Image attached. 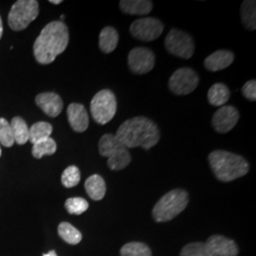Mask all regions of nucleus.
I'll return each instance as SVG.
<instances>
[{
  "label": "nucleus",
  "instance_id": "18",
  "mask_svg": "<svg viewBox=\"0 0 256 256\" xmlns=\"http://www.w3.org/2000/svg\"><path fill=\"white\" fill-rule=\"evenodd\" d=\"M119 42V34L115 28L108 26L101 30L99 46L104 54H110L116 50Z\"/></svg>",
  "mask_w": 256,
  "mask_h": 256
},
{
  "label": "nucleus",
  "instance_id": "34",
  "mask_svg": "<svg viewBox=\"0 0 256 256\" xmlns=\"http://www.w3.org/2000/svg\"><path fill=\"white\" fill-rule=\"evenodd\" d=\"M43 256H57V254H56L55 250H50V252H48V254H44Z\"/></svg>",
  "mask_w": 256,
  "mask_h": 256
},
{
  "label": "nucleus",
  "instance_id": "24",
  "mask_svg": "<svg viewBox=\"0 0 256 256\" xmlns=\"http://www.w3.org/2000/svg\"><path fill=\"white\" fill-rule=\"evenodd\" d=\"M10 128L14 142L18 144H25L28 142V128L24 120L20 117H14L12 120Z\"/></svg>",
  "mask_w": 256,
  "mask_h": 256
},
{
  "label": "nucleus",
  "instance_id": "31",
  "mask_svg": "<svg viewBox=\"0 0 256 256\" xmlns=\"http://www.w3.org/2000/svg\"><path fill=\"white\" fill-rule=\"evenodd\" d=\"M0 142L6 147L12 146L14 144V138L12 135V130L7 120L0 118Z\"/></svg>",
  "mask_w": 256,
  "mask_h": 256
},
{
  "label": "nucleus",
  "instance_id": "25",
  "mask_svg": "<svg viewBox=\"0 0 256 256\" xmlns=\"http://www.w3.org/2000/svg\"><path fill=\"white\" fill-rule=\"evenodd\" d=\"M58 234L60 238L70 245H76L82 240V234L68 222H62L58 226Z\"/></svg>",
  "mask_w": 256,
  "mask_h": 256
},
{
  "label": "nucleus",
  "instance_id": "11",
  "mask_svg": "<svg viewBox=\"0 0 256 256\" xmlns=\"http://www.w3.org/2000/svg\"><path fill=\"white\" fill-rule=\"evenodd\" d=\"M239 120V112L232 106H223L212 116V124L216 132L226 134L234 128Z\"/></svg>",
  "mask_w": 256,
  "mask_h": 256
},
{
  "label": "nucleus",
  "instance_id": "4",
  "mask_svg": "<svg viewBox=\"0 0 256 256\" xmlns=\"http://www.w3.org/2000/svg\"><path fill=\"white\" fill-rule=\"evenodd\" d=\"M189 203V194L182 189H174L165 194L153 208V218L156 222H166L174 218L185 210Z\"/></svg>",
  "mask_w": 256,
  "mask_h": 256
},
{
  "label": "nucleus",
  "instance_id": "27",
  "mask_svg": "<svg viewBox=\"0 0 256 256\" xmlns=\"http://www.w3.org/2000/svg\"><path fill=\"white\" fill-rule=\"evenodd\" d=\"M56 150H57V144L54 140L50 137L34 144L32 152V156L36 158H41L44 156L54 155Z\"/></svg>",
  "mask_w": 256,
  "mask_h": 256
},
{
  "label": "nucleus",
  "instance_id": "20",
  "mask_svg": "<svg viewBox=\"0 0 256 256\" xmlns=\"http://www.w3.org/2000/svg\"><path fill=\"white\" fill-rule=\"evenodd\" d=\"M131 155L126 147H122L118 151L110 156L108 160V166L113 171H120L128 167L131 162Z\"/></svg>",
  "mask_w": 256,
  "mask_h": 256
},
{
  "label": "nucleus",
  "instance_id": "9",
  "mask_svg": "<svg viewBox=\"0 0 256 256\" xmlns=\"http://www.w3.org/2000/svg\"><path fill=\"white\" fill-rule=\"evenodd\" d=\"M164 30L162 22L154 18L135 20L129 28L130 34L140 41L151 42L162 36Z\"/></svg>",
  "mask_w": 256,
  "mask_h": 256
},
{
  "label": "nucleus",
  "instance_id": "10",
  "mask_svg": "<svg viewBox=\"0 0 256 256\" xmlns=\"http://www.w3.org/2000/svg\"><path fill=\"white\" fill-rule=\"evenodd\" d=\"M155 54L148 48H134L128 54V66L133 74H146L155 66Z\"/></svg>",
  "mask_w": 256,
  "mask_h": 256
},
{
  "label": "nucleus",
  "instance_id": "5",
  "mask_svg": "<svg viewBox=\"0 0 256 256\" xmlns=\"http://www.w3.org/2000/svg\"><path fill=\"white\" fill-rule=\"evenodd\" d=\"M117 99L110 90H102L96 93L90 102V112L94 120L99 124H106L117 112Z\"/></svg>",
  "mask_w": 256,
  "mask_h": 256
},
{
  "label": "nucleus",
  "instance_id": "22",
  "mask_svg": "<svg viewBox=\"0 0 256 256\" xmlns=\"http://www.w3.org/2000/svg\"><path fill=\"white\" fill-rule=\"evenodd\" d=\"M256 2L252 0L243 1L241 5V19L246 28L254 30L256 28Z\"/></svg>",
  "mask_w": 256,
  "mask_h": 256
},
{
  "label": "nucleus",
  "instance_id": "7",
  "mask_svg": "<svg viewBox=\"0 0 256 256\" xmlns=\"http://www.w3.org/2000/svg\"><path fill=\"white\" fill-rule=\"evenodd\" d=\"M165 48L171 54L182 59H189L194 52V43L187 32L172 28L165 37Z\"/></svg>",
  "mask_w": 256,
  "mask_h": 256
},
{
  "label": "nucleus",
  "instance_id": "36",
  "mask_svg": "<svg viewBox=\"0 0 256 256\" xmlns=\"http://www.w3.org/2000/svg\"><path fill=\"white\" fill-rule=\"evenodd\" d=\"M0 156H1V149H0Z\"/></svg>",
  "mask_w": 256,
  "mask_h": 256
},
{
  "label": "nucleus",
  "instance_id": "15",
  "mask_svg": "<svg viewBox=\"0 0 256 256\" xmlns=\"http://www.w3.org/2000/svg\"><path fill=\"white\" fill-rule=\"evenodd\" d=\"M212 248L216 256H238L236 243L230 238L222 236H212L206 241Z\"/></svg>",
  "mask_w": 256,
  "mask_h": 256
},
{
  "label": "nucleus",
  "instance_id": "29",
  "mask_svg": "<svg viewBox=\"0 0 256 256\" xmlns=\"http://www.w3.org/2000/svg\"><path fill=\"white\" fill-rule=\"evenodd\" d=\"M81 180L80 170L77 166H68L62 174L61 182L66 188H72L78 185Z\"/></svg>",
  "mask_w": 256,
  "mask_h": 256
},
{
  "label": "nucleus",
  "instance_id": "14",
  "mask_svg": "<svg viewBox=\"0 0 256 256\" xmlns=\"http://www.w3.org/2000/svg\"><path fill=\"white\" fill-rule=\"evenodd\" d=\"M234 61V54L227 50H220L209 55L204 60V66L206 70L216 72L227 68Z\"/></svg>",
  "mask_w": 256,
  "mask_h": 256
},
{
  "label": "nucleus",
  "instance_id": "12",
  "mask_svg": "<svg viewBox=\"0 0 256 256\" xmlns=\"http://www.w3.org/2000/svg\"><path fill=\"white\" fill-rule=\"evenodd\" d=\"M36 102L43 112L52 118L57 117L63 110V101L54 92L40 93L37 95Z\"/></svg>",
  "mask_w": 256,
  "mask_h": 256
},
{
  "label": "nucleus",
  "instance_id": "28",
  "mask_svg": "<svg viewBox=\"0 0 256 256\" xmlns=\"http://www.w3.org/2000/svg\"><path fill=\"white\" fill-rule=\"evenodd\" d=\"M122 256H152L149 247L140 242H130L120 248Z\"/></svg>",
  "mask_w": 256,
  "mask_h": 256
},
{
  "label": "nucleus",
  "instance_id": "32",
  "mask_svg": "<svg viewBox=\"0 0 256 256\" xmlns=\"http://www.w3.org/2000/svg\"><path fill=\"white\" fill-rule=\"evenodd\" d=\"M242 93L245 98H247L250 101H256V80H250L248 81L242 88Z\"/></svg>",
  "mask_w": 256,
  "mask_h": 256
},
{
  "label": "nucleus",
  "instance_id": "17",
  "mask_svg": "<svg viewBox=\"0 0 256 256\" xmlns=\"http://www.w3.org/2000/svg\"><path fill=\"white\" fill-rule=\"evenodd\" d=\"M84 188L88 196L95 202L102 200L106 192V182L99 174L90 176L84 182Z\"/></svg>",
  "mask_w": 256,
  "mask_h": 256
},
{
  "label": "nucleus",
  "instance_id": "3",
  "mask_svg": "<svg viewBox=\"0 0 256 256\" xmlns=\"http://www.w3.org/2000/svg\"><path fill=\"white\" fill-rule=\"evenodd\" d=\"M208 160L212 173L223 182L244 176L250 170V165L243 156L225 150L212 151L208 156Z\"/></svg>",
  "mask_w": 256,
  "mask_h": 256
},
{
  "label": "nucleus",
  "instance_id": "16",
  "mask_svg": "<svg viewBox=\"0 0 256 256\" xmlns=\"http://www.w3.org/2000/svg\"><path fill=\"white\" fill-rule=\"evenodd\" d=\"M120 9L130 16H146L153 9V2L150 0H122Z\"/></svg>",
  "mask_w": 256,
  "mask_h": 256
},
{
  "label": "nucleus",
  "instance_id": "26",
  "mask_svg": "<svg viewBox=\"0 0 256 256\" xmlns=\"http://www.w3.org/2000/svg\"><path fill=\"white\" fill-rule=\"evenodd\" d=\"M180 256H216V254L207 242H196L183 248Z\"/></svg>",
  "mask_w": 256,
  "mask_h": 256
},
{
  "label": "nucleus",
  "instance_id": "13",
  "mask_svg": "<svg viewBox=\"0 0 256 256\" xmlns=\"http://www.w3.org/2000/svg\"><path fill=\"white\" fill-rule=\"evenodd\" d=\"M68 120L75 132H84L90 124V118L84 106L81 104H70L66 110Z\"/></svg>",
  "mask_w": 256,
  "mask_h": 256
},
{
  "label": "nucleus",
  "instance_id": "30",
  "mask_svg": "<svg viewBox=\"0 0 256 256\" xmlns=\"http://www.w3.org/2000/svg\"><path fill=\"white\" fill-rule=\"evenodd\" d=\"M64 207L70 214H82L88 209V202L82 198H70L66 200Z\"/></svg>",
  "mask_w": 256,
  "mask_h": 256
},
{
  "label": "nucleus",
  "instance_id": "23",
  "mask_svg": "<svg viewBox=\"0 0 256 256\" xmlns=\"http://www.w3.org/2000/svg\"><path fill=\"white\" fill-rule=\"evenodd\" d=\"M99 153L102 156L110 158V156L118 151L124 146L113 134H104L99 140Z\"/></svg>",
  "mask_w": 256,
  "mask_h": 256
},
{
  "label": "nucleus",
  "instance_id": "35",
  "mask_svg": "<svg viewBox=\"0 0 256 256\" xmlns=\"http://www.w3.org/2000/svg\"><path fill=\"white\" fill-rule=\"evenodd\" d=\"M2 34H3V26H2V20H1V18H0V39L2 37Z\"/></svg>",
  "mask_w": 256,
  "mask_h": 256
},
{
  "label": "nucleus",
  "instance_id": "19",
  "mask_svg": "<svg viewBox=\"0 0 256 256\" xmlns=\"http://www.w3.org/2000/svg\"><path fill=\"white\" fill-rule=\"evenodd\" d=\"M230 97L229 88L222 82H216L212 84L208 92V101L212 106H223Z\"/></svg>",
  "mask_w": 256,
  "mask_h": 256
},
{
  "label": "nucleus",
  "instance_id": "2",
  "mask_svg": "<svg viewBox=\"0 0 256 256\" xmlns=\"http://www.w3.org/2000/svg\"><path fill=\"white\" fill-rule=\"evenodd\" d=\"M68 28L63 21H52L42 30L34 45V54L39 64L52 63L68 45Z\"/></svg>",
  "mask_w": 256,
  "mask_h": 256
},
{
  "label": "nucleus",
  "instance_id": "33",
  "mask_svg": "<svg viewBox=\"0 0 256 256\" xmlns=\"http://www.w3.org/2000/svg\"><path fill=\"white\" fill-rule=\"evenodd\" d=\"M50 3L58 5V4H61V3H62V0H50Z\"/></svg>",
  "mask_w": 256,
  "mask_h": 256
},
{
  "label": "nucleus",
  "instance_id": "8",
  "mask_svg": "<svg viewBox=\"0 0 256 256\" xmlns=\"http://www.w3.org/2000/svg\"><path fill=\"white\" fill-rule=\"evenodd\" d=\"M200 82V77L191 68H180L171 75L168 86L176 95H188L192 93Z\"/></svg>",
  "mask_w": 256,
  "mask_h": 256
},
{
  "label": "nucleus",
  "instance_id": "6",
  "mask_svg": "<svg viewBox=\"0 0 256 256\" xmlns=\"http://www.w3.org/2000/svg\"><path fill=\"white\" fill-rule=\"evenodd\" d=\"M39 14V4L36 0H18L10 12L8 23L12 30H22L36 19Z\"/></svg>",
  "mask_w": 256,
  "mask_h": 256
},
{
  "label": "nucleus",
  "instance_id": "1",
  "mask_svg": "<svg viewBox=\"0 0 256 256\" xmlns=\"http://www.w3.org/2000/svg\"><path fill=\"white\" fill-rule=\"evenodd\" d=\"M115 136L126 148L140 146L149 150L158 142L160 132L152 120L140 116L124 122Z\"/></svg>",
  "mask_w": 256,
  "mask_h": 256
},
{
  "label": "nucleus",
  "instance_id": "21",
  "mask_svg": "<svg viewBox=\"0 0 256 256\" xmlns=\"http://www.w3.org/2000/svg\"><path fill=\"white\" fill-rule=\"evenodd\" d=\"M52 126L46 122H38L28 129V140L34 144L40 140L50 137L52 133Z\"/></svg>",
  "mask_w": 256,
  "mask_h": 256
}]
</instances>
